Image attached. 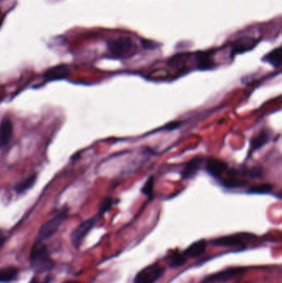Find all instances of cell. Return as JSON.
Here are the masks:
<instances>
[{"instance_id":"cell-1","label":"cell","mask_w":282,"mask_h":283,"mask_svg":"<svg viewBox=\"0 0 282 283\" xmlns=\"http://www.w3.org/2000/svg\"><path fill=\"white\" fill-rule=\"evenodd\" d=\"M31 267L37 273H45L54 268L55 262L49 254L48 250L41 243H37L32 247L30 253Z\"/></svg>"},{"instance_id":"cell-2","label":"cell","mask_w":282,"mask_h":283,"mask_svg":"<svg viewBox=\"0 0 282 283\" xmlns=\"http://www.w3.org/2000/svg\"><path fill=\"white\" fill-rule=\"evenodd\" d=\"M108 49L113 56L118 58H127L136 51V45L131 39H119L108 42Z\"/></svg>"},{"instance_id":"cell-3","label":"cell","mask_w":282,"mask_h":283,"mask_svg":"<svg viewBox=\"0 0 282 283\" xmlns=\"http://www.w3.org/2000/svg\"><path fill=\"white\" fill-rule=\"evenodd\" d=\"M66 217H67V213L66 211L61 212L52 219H50L49 221L45 223L39 230V240L40 241L46 240L55 235L61 227V225L63 224L64 221L66 220Z\"/></svg>"},{"instance_id":"cell-4","label":"cell","mask_w":282,"mask_h":283,"mask_svg":"<svg viewBox=\"0 0 282 283\" xmlns=\"http://www.w3.org/2000/svg\"><path fill=\"white\" fill-rule=\"evenodd\" d=\"M165 273V269L157 263L148 266L135 276L134 283H155Z\"/></svg>"},{"instance_id":"cell-5","label":"cell","mask_w":282,"mask_h":283,"mask_svg":"<svg viewBox=\"0 0 282 283\" xmlns=\"http://www.w3.org/2000/svg\"><path fill=\"white\" fill-rule=\"evenodd\" d=\"M99 216L100 215L98 214V215L92 217L90 219H87L84 222L81 223L72 232L71 239H72V245L75 247L78 248V247H81V245L83 240H84V238L86 237V235L89 234V231L94 227V225H96L98 220H99Z\"/></svg>"},{"instance_id":"cell-6","label":"cell","mask_w":282,"mask_h":283,"mask_svg":"<svg viewBox=\"0 0 282 283\" xmlns=\"http://www.w3.org/2000/svg\"><path fill=\"white\" fill-rule=\"evenodd\" d=\"M251 238V235L248 234H240V235H230L225 237L218 238L211 241L212 244L218 247H237V246H242L245 243L246 240L253 239Z\"/></svg>"},{"instance_id":"cell-7","label":"cell","mask_w":282,"mask_h":283,"mask_svg":"<svg viewBox=\"0 0 282 283\" xmlns=\"http://www.w3.org/2000/svg\"><path fill=\"white\" fill-rule=\"evenodd\" d=\"M244 268H233L227 269V270L221 271L219 273H214L212 275L208 276L202 282L203 283H224L227 281L231 280L237 276L241 275L244 273Z\"/></svg>"},{"instance_id":"cell-8","label":"cell","mask_w":282,"mask_h":283,"mask_svg":"<svg viewBox=\"0 0 282 283\" xmlns=\"http://www.w3.org/2000/svg\"><path fill=\"white\" fill-rule=\"evenodd\" d=\"M13 124L8 117H4L0 122V148H5L13 137Z\"/></svg>"},{"instance_id":"cell-9","label":"cell","mask_w":282,"mask_h":283,"mask_svg":"<svg viewBox=\"0 0 282 283\" xmlns=\"http://www.w3.org/2000/svg\"><path fill=\"white\" fill-rule=\"evenodd\" d=\"M257 45V41L252 38L244 37L234 41L232 46V56L237 54L243 53L245 51H251Z\"/></svg>"},{"instance_id":"cell-10","label":"cell","mask_w":282,"mask_h":283,"mask_svg":"<svg viewBox=\"0 0 282 283\" xmlns=\"http://www.w3.org/2000/svg\"><path fill=\"white\" fill-rule=\"evenodd\" d=\"M203 160L202 156H197L196 158H194L192 160L188 162L184 166L183 170L181 171V177L184 180L193 178L194 176H196L199 170L201 169V165L203 163Z\"/></svg>"},{"instance_id":"cell-11","label":"cell","mask_w":282,"mask_h":283,"mask_svg":"<svg viewBox=\"0 0 282 283\" xmlns=\"http://www.w3.org/2000/svg\"><path fill=\"white\" fill-rule=\"evenodd\" d=\"M228 164L217 159H209L206 164V171L210 176L219 178L228 170Z\"/></svg>"},{"instance_id":"cell-12","label":"cell","mask_w":282,"mask_h":283,"mask_svg":"<svg viewBox=\"0 0 282 283\" xmlns=\"http://www.w3.org/2000/svg\"><path fill=\"white\" fill-rule=\"evenodd\" d=\"M70 74V68L67 66H57L46 71L44 74V78L46 81H51L56 80H61L66 78Z\"/></svg>"},{"instance_id":"cell-13","label":"cell","mask_w":282,"mask_h":283,"mask_svg":"<svg viewBox=\"0 0 282 283\" xmlns=\"http://www.w3.org/2000/svg\"><path fill=\"white\" fill-rule=\"evenodd\" d=\"M206 246H207L206 240H199L197 242L193 243L191 246H189L184 251V255L186 256L187 258H198L200 256L202 255L203 252L205 251Z\"/></svg>"},{"instance_id":"cell-14","label":"cell","mask_w":282,"mask_h":283,"mask_svg":"<svg viewBox=\"0 0 282 283\" xmlns=\"http://www.w3.org/2000/svg\"><path fill=\"white\" fill-rule=\"evenodd\" d=\"M270 138H271V135H270L268 130L264 129V130L261 131L251 141V145H250L251 152L258 150L260 148H262L263 146L266 145L269 142Z\"/></svg>"},{"instance_id":"cell-15","label":"cell","mask_w":282,"mask_h":283,"mask_svg":"<svg viewBox=\"0 0 282 283\" xmlns=\"http://www.w3.org/2000/svg\"><path fill=\"white\" fill-rule=\"evenodd\" d=\"M197 67L200 70H210L214 66V61L211 59V55L208 51H203L196 56Z\"/></svg>"},{"instance_id":"cell-16","label":"cell","mask_w":282,"mask_h":283,"mask_svg":"<svg viewBox=\"0 0 282 283\" xmlns=\"http://www.w3.org/2000/svg\"><path fill=\"white\" fill-rule=\"evenodd\" d=\"M263 61H266L275 68H278L281 67L282 61V46H279L277 48L270 51L269 53L267 54L262 59Z\"/></svg>"},{"instance_id":"cell-17","label":"cell","mask_w":282,"mask_h":283,"mask_svg":"<svg viewBox=\"0 0 282 283\" xmlns=\"http://www.w3.org/2000/svg\"><path fill=\"white\" fill-rule=\"evenodd\" d=\"M18 269L15 267H6L0 269V283H9L16 280Z\"/></svg>"},{"instance_id":"cell-18","label":"cell","mask_w":282,"mask_h":283,"mask_svg":"<svg viewBox=\"0 0 282 283\" xmlns=\"http://www.w3.org/2000/svg\"><path fill=\"white\" fill-rule=\"evenodd\" d=\"M36 175H33V176H29L28 178H26L25 180L18 182V184H16V186H14V190H15V192L18 193V194L24 193V192H27L28 190L33 187V185L36 183Z\"/></svg>"},{"instance_id":"cell-19","label":"cell","mask_w":282,"mask_h":283,"mask_svg":"<svg viewBox=\"0 0 282 283\" xmlns=\"http://www.w3.org/2000/svg\"><path fill=\"white\" fill-rule=\"evenodd\" d=\"M186 262H187V258L184 255V253L176 252L170 257L169 265H170V268H180V267L185 265Z\"/></svg>"},{"instance_id":"cell-20","label":"cell","mask_w":282,"mask_h":283,"mask_svg":"<svg viewBox=\"0 0 282 283\" xmlns=\"http://www.w3.org/2000/svg\"><path fill=\"white\" fill-rule=\"evenodd\" d=\"M273 186L271 184H261L257 186H252L248 192L252 194H267L272 192Z\"/></svg>"},{"instance_id":"cell-21","label":"cell","mask_w":282,"mask_h":283,"mask_svg":"<svg viewBox=\"0 0 282 283\" xmlns=\"http://www.w3.org/2000/svg\"><path fill=\"white\" fill-rule=\"evenodd\" d=\"M186 61H187V56L186 54H179V55H175L170 59L169 61V66L179 68V67H182V65L186 64Z\"/></svg>"},{"instance_id":"cell-22","label":"cell","mask_w":282,"mask_h":283,"mask_svg":"<svg viewBox=\"0 0 282 283\" xmlns=\"http://www.w3.org/2000/svg\"><path fill=\"white\" fill-rule=\"evenodd\" d=\"M153 186H154V177L151 176L148 179V181H146V183L142 188L143 194L145 195L149 199H152L153 196Z\"/></svg>"},{"instance_id":"cell-23","label":"cell","mask_w":282,"mask_h":283,"mask_svg":"<svg viewBox=\"0 0 282 283\" xmlns=\"http://www.w3.org/2000/svg\"><path fill=\"white\" fill-rule=\"evenodd\" d=\"M246 185L243 181L236 180V179H229L224 181V186H226L228 188H239V187H243Z\"/></svg>"},{"instance_id":"cell-24","label":"cell","mask_w":282,"mask_h":283,"mask_svg":"<svg viewBox=\"0 0 282 283\" xmlns=\"http://www.w3.org/2000/svg\"><path fill=\"white\" fill-rule=\"evenodd\" d=\"M113 200L111 198H105V199L101 202L100 204V209H99V215H103L105 214L106 212L110 210V208L112 206Z\"/></svg>"},{"instance_id":"cell-25","label":"cell","mask_w":282,"mask_h":283,"mask_svg":"<svg viewBox=\"0 0 282 283\" xmlns=\"http://www.w3.org/2000/svg\"><path fill=\"white\" fill-rule=\"evenodd\" d=\"M244 176H249L250 178L258 179L262 177V171L258 167H252V168L245 171Z\"/></svg>"},{"instance_id":"cell-26","label":"cell","mask_w":282,"mask_h":283,"mask_svg":"<svg viewBox=\"0 0 282 283\" xmlns=\"http://www.w3.org/2000/svg\"><path fill=\"white\" fill-rule=\"evenodd\" d=\"M181 125V122H171L170 123H167L165 125V127H163V130L172 131L180 127Z\"/></svg>"},{"instance_id":"cell-27","label":"cell","mask_w":282,"mask_h":283,"mask_svg":"<svg viewBox=\"0 0 282 283\" xmlns=\"http://www.w3.org/2000/svg\"><path fill=\"white\" fill-rule=\"evenodd\" d=\"M6 238L5 235L3 234V231L0 230V248L3 247V243L5 242Z\"/></svg>"},{"instance_id":"cell-28","label":"cell","mask_w":282,"mask_h":283,"mask_svg":"<svg viewBox=\"0 0 282 283\" xmlns=\"http://www.w3.org/2000/svg\"><path fill=\"white\" fill-rule=\"evenodd\" d=\"M47 283V282H40L39 279H37V278H33L31 281L30 283Z\"/></svg>"},{"instance_id":"cell-29","label":"cell","mask_w":282,"mask_h":283,"mask_svg":"<svg viewBox=\"0 0 282 283\" xmlns=\"http://www.w3.org/2000/svg\"><path fill=\"white\" fill-rule=\"evenodd\" d=\"M80 283V282H77V281L71 280V281H66V282H65V283Z\"/></svg>"}]
</instances>
